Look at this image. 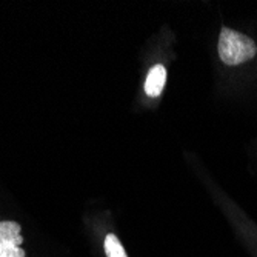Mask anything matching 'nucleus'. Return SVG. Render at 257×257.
Here are the masks:
<instances>
[{
  "label": "nucleus",
  "instance_id": "obj_1",
  "mask_svg": "<svg viewBox=\"0 0 257 257\" xmlns=\"http://www.w3.org/2000/svg\"><path fill=\"white\" fill-rule=\"evenodd\" d=\"M255 54L257 46L252 39L239 31L222 28L219 36V56L225 65L236 66L245 63Z\"/></svg>",
  "mask_w": 257,
  "mask_h": 257
},
{
  "label": "nucleus",
  "instance_id": "obj_2",
  "mask_svg": "<svg viewBox=\"0 0 257 257\" xmlns=\"http://www.w3.org/2000/svg\"><path fill=\"white\" fill-rule=\"evenodd\" d=\"M22 242L17 222H0V257H25V251L20 248Z\"/></svg>",
  "mask_w": 257,
  "mask_h": 257
},
{
  "label": "nucleus",
  "instance_id": "obj_3",
  "mask_svg": "<svg viewBox=\"0 0 257 257\" xmlns=\"http://www.w3.org/2000/svg\"><path fill=\"white\" fill-rule=\"evenodd\" d=\"M167 82V69L162 65H156L151 68V71L147 76L145 91L150 97H159L160 92Z\"/></svg>",
  "mask_w": 257,
  "mask_h": 257
},
{
  "label": "nucleus",
  "instance_id": "obj_4",
  "mask_svg": "<svg viewBox=\"0 0 257 257\" xmlns=\"http://www.w3.org/2000/svg\"><path fill=\"white\" fill-rule=\"evenodd\" d=\"M103 248H105L106 257H128L120 240L117 239V236H114V234H108L105 237Z\"/></svg>",
  "mask_w": 257,
  "mask_h": 257
}]
</instances>
